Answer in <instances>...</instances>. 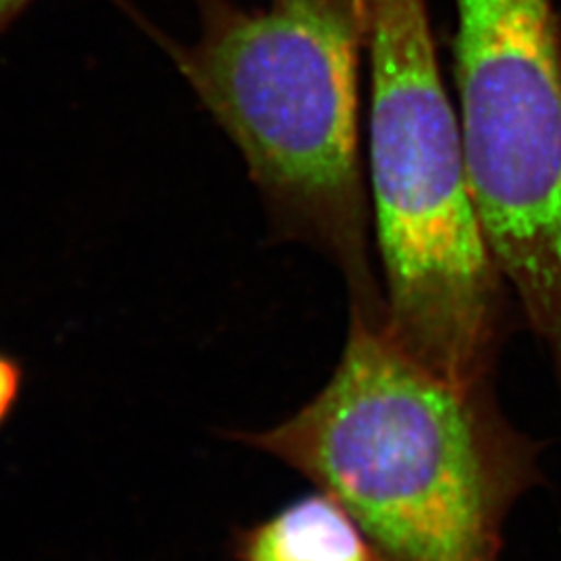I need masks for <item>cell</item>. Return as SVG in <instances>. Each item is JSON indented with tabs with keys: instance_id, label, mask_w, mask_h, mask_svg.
<instances>
[{
	"instance_id": "obj_6",
	"label": "cell",
	"mask_w": 561,
	"mask_h": 561,
	"mask_svg": "<svg viewBox=\"0 0 561 561\" xmlns=\"http://www.w3.org/2000/svg\"><path fill=\"white\" fill-rule=\"evenodd\" d=\"M23 385V368L11 356L0 354V426L11 416L15 403L20 400Z\"/></svg>"
},
{
	"instance_id": "obj_4",
	"label": "cell",
	"mask_w": 561,
	"mask_h": 561,
	"mask_svg": "<svg viewBox=\"0 0 561 561\" xmlns=\"http://www.w3.org/2000/svg\"><path fill=\"white\" fill-rule=\"evenodd\" d=\"M458 119L491 254L561 373V27L553 0H456Z\"/></svg>"
},
{
	"instance_id": "obj_1",
	"label": "cell",
	"mask_w": 561,
	"mask_h": 561,
	"mask_svg": "<svg viewBox=\"0 0 561 561\" xmlns=\"http://www.w3.org/2000/svg\"><path fill=\"white\" fill-rule=\"evenodd\" d=\"M236 439L341 503L377 561H502L507 516L541 482V445L503 416L491 381L424 366L391 337L385 310L352 308L321 391Z\"/></svg>"
},
{
	"instance_id": "obj_7",
	"label": "cell",
	"mask_w": 561,
	"mask_h": 561,
	"mask_svg": "<svg viewBox=\"0 0 561 561\" xmlns=\"http://www.w3.org/2000/svg\"><path fill=\"white\" fill-rule=\"evenodd\" d=\"M34 0H0V36L20 20Z\"/></svg>"
},
{
	"instance_id": "obj_3",
	"label": "cell",
	"mask_w": 561,
	"mask_h": 561,
	"mask_svg": "<svg viewBox=\"0 0 561 561\" xmlns=\"http://www.w3.org/2000/svg\"><path fill=\"white\" fill-rule=\"evenodd\" d=\"M366 2L385 324L410 356L443 377L491 381L507 327V285L472 196L426 0Z\"/></svg>"
},
{
	"instance_id": "obj_2",
	"label": "cell",
	"mask_w": 561,
	"mask_h": 561,
	"mask_svg": "<svg viewBox=\"0 0 561 561\" xmlns=\"http://www.w3.org/2000/svg\"><path fill=\"white\" fill-rule=\"evenodd\" d=\"M181 76L240 150L279 238L343 273L352 308L385 310L368 248L360 154L366 0H201Z\"/></svg>"
},
{
	"instance_id": "obj_5",
	"label": "cell",
	"mask_w": 561,
	"mask_h": 561,
	"mask_svg": "<svg viewBox=\"0 0 561 561\" xmlns=\"http://www.w3.org/2000/svg\"><path fill=\"white\" fill-rule=\"evenodd\" d=\"M233 556L236 561H377L358 522L322 491L241 528Z\"/></svg>"
}]
</instances>
